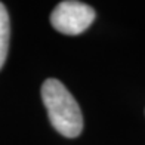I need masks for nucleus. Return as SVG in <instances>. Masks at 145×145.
Wrapping results in <instances>:
<instances>
[{
    "label": "nucleus",
    "instance_id": "f03ea898",
    "mask_svg": "<svg viewBox=\"0 0 145 145\" xmlns=\"http://www.w3.org/2000/svg\"><path fill=\"white\" fill-rule=\"evenodd\" d=\"M95 10L92 6L65 0L55 6L50 14V24L56 31L67 36H77L86 31L95 21Z\"/></svg>",
    "mask_w": 145,
    "mask_h": 145
},
{
    "label": "nucleus",
    "instance_id": "f257e3e1",
    "mask_svg": "<svg viewBox=\"0 0 145 145\" xmlns=\"http://www.w3.org/2000/svg\"><path fill=\"white\" fill-rule=\"evenodd\" d=\"M40 93L54 129L65 138H77L83 130V116L70 90L56 78H48Z\"/></svg>",
    "mask_w": 145,
    "mask_h": 145
},
{
    "label": "nucleus",
    "instance_id": "7ed1b4c3",
    "mask_svg": "<svg viewBox=\"0 0 145 145\" xmlns=\"http://www.w3.org/2000/svg\"><path fill=\"white\" fill-rule=\"evenodd\" d=\"M9 34H10L9 15H8V10H6V6L0 2V70L5 65L6 56H8Z\"/></svg>",
    "mask_w": 145,
    "mask_h": 145
}]
</instances>
